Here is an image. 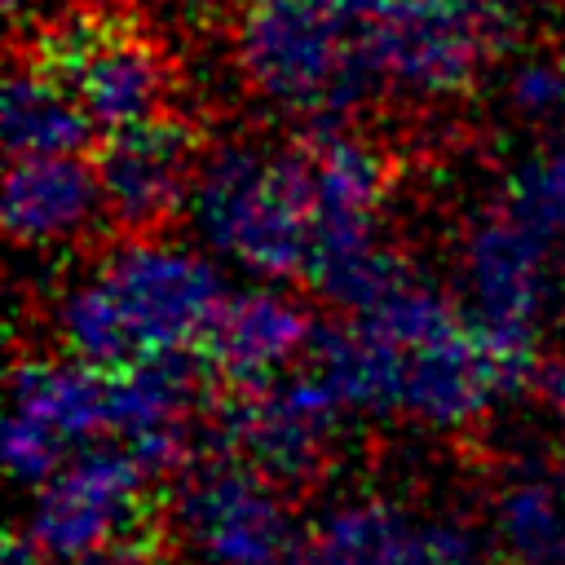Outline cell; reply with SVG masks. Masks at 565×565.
<instances>
[{
  "instance_id": "6da1fadb",
  "label": "cell",
  "mask_w": 565,
  "mask_h": 565,
  "mask_svg": "<svg viewBox=\"0 0 565 565\" xmlns=\"http://www.w3.org/2000/svg\"><path fill=\"white\" fill-rule=\"evenodd\" d=\"M221 300L225 287L203 256L154 238H124L93 278L62 296L53 322L71 358L115 371L194 349Z\"/></svg>"
},
{
  "instance_id": "7a4b0ae2",
  "label": "cell",
  "mask_w": 565,
  "mask_h": 565,
  "mask_svg": "<svg viewBox=\"0 0 565 565\" xmlns=\"http://www.w3.org/2000/svg\"><path fill=\"white\" fill-rule=\"evenodd\" d=\"M190 216L203 243L252 274L305 278L313 252V203L300 141L265 150L247 141L216 146L194 177Z\"/></svg>"
},
{
  "instance_id": "3957f363",
  "label": "cell",
  "mask_w": 565,
  "mask_h": 565,
  "mask_svg": "<svg viewBox=\"0 0 565 565\" xmlns=\"http://www.w3.org/2000/svg\"><path fill=\"white\" fill-rule=\"evenodd\" d=\"M238 66L274 106L305 110L313 128H335L375 84H384L362 26L318 0H247L238 18Z\"/></svg>"
},
{
  "instance_id": "277c9868",
  "label": "cell",
  "mask_w": 565,
  "mask_h": 565,
  "mask_svg": "<svg viewBox=\"0 0 565 565\" xmlns=\"http://www.w3.org/2000/svg\"><path fill=\"white\" fill-rule=\"evenodd\" d=\"M26 57L84 106L97 132L168 115L172 62L163 44L128 13L71 9L31 35Z\"/></svg>"
},
{
  "instance_id": "5b68a950",
  "label": "cell",
  "mask_w": 565,
  "mask_h": 565,
  "mask_svg": "<svg viewBox=\"0 0 565 565\" xmlns=\"http://www.w3.org/2000/svg\"><path fill=\"white\" fill-rule=\"evenodd\" d=\"M344 411L349 406L327 384V375L300 358L274 380L234 388V397L221 402V437L274 486L305 490L327 468Z\"/></svg>"
},
{
  "instance_id": "8992f818",
  "label": "cell",
  "mask_w": 565,
  "mask_h": 565,
  "mask_svg": "<svg viewBox=\"0 0 565 565\" xmlns=\"http://www.w3.org/2000/svg\"><path fill=\"white\" fill-rule=\"evenodd\" d=\"M260 468L238 455L194 463L177 494V525L203 565H282L296 552L291 512Z\"/></svg>"
},
{
  "instance_id": "52a82bcc",
  "label": "cell",
  "mask_w": 565,
  "mask_h": 565,
  "mask_svg": "<svg viewBox=\"0 0 565 565\" xmlns=\"http://www.w3.org/2000/svg\"><path fill=\"white\" fill-rule=\"evenodd\" d=\"M146 481L150 472L128 446H88L40 486L26 534L62 561L110 543H141L150 530Z\"/></svg>"
},
{
  "instance_id": "ba28073f",
  "label": "cell",
  "mask_w": 565,
  "mask_h": 565,
  "mask_svg": "<svg viewBox=\"0 0 565 565\" xmlns=\"http://www.w3.org/2000/svg\"><path fill=\"white\" fill-rule=\"evenodd\" d=\"M508 31L512 18L503 0L490 9H446V13L375 9L362 22L366 49L384 84L419 97L463 93L486 66V57L499 53Z\"/></svg>"
},
{
  "instance_id": "9c48e42d",
  "label": "cell",
  "mask_w": 565,
  "mask_h": 565,
  "mask_svg": "<svg viewBox=\"0 0 565 565\" xmlns=\"http://www.w3.org/2000/svg\"><path fill=\"white\" fill-rule=\"evenodd\" d=\"M88 159L102 181L106 216L128 238H150L154 230H163L181 212V203H190L203 163L199 132L177 115H154L102 132Z\"/></svg>"
},
{
  "instance_id": "30bf717a",
  "label": "cell",
  "mask_w": 565,
  "mask_h": 565,
  "mask_svg": "<svg viewBox=\"0 0 565 565\" xmlns=\"http://www.w3.org/2000/svg\"><path fill=\"white\" fill-rule=\"evenodd\" d=\"M212 380L216 375L194 349L154 353L110 371V433L150 477L177 472L190 459Z\"/></svg>"
},
{
  "instance_id": "8fae6325",
  "label": "cell",
  "mask_w": 565,
  "mask_h": 565,
  "mask_svg": "<svg viewBox=\"0 0 565 565\" xmlns=\"http://www.w3.org/2000/svg\"><path fill=\"white\" fill-rule=\"evenodd\" d=\"M552 238L525 225L516 212H490L468 230L463 243V287L472 300V318L499 331L534 335L543 313L552 269Z\"/></svg>"
},
{
  "instance_id": "7c38bea8",
  "label": "cell",
  "mask_w": 565,
  "mask_h": 565,
  "mask_svg": "<svg viewBox=\"0 0 565 565\" xmlns=\"http://www.w3.org/2000/svg\"><path fill=\"white\" fill-rule=\"evenodd\" d=\"M313 331L318 322L309 318V309L278 291H225L194 353L216 375V384L247 388L296 366L309 353Z\"/></svg>"
},
{
  "instance_id": "4fadbf2b",
  "label": "cell",
  "mask_w": 565,
  "mask_h": 565,
  "mask_svg": "<svg viewBox=\"0 0 565 565\" xmlns=\"http://www.w3.org/2000/svg\"><path fill=\"white\" fill-rule=\"evenodd\" d=\"M106 212L102 181L84 154H9L4 230L22 247L66 243Z\"/></svg>"
},
{
  "instance_id": "5bb4252c",
  "label": "cell",
  "mask_w": 565,
  "mask_h": 565,
  "mask_svg": "<svg viewBox=\"0 0 565 565\" xmlns=\"http://www.w3.org/2000/svg\"><path fill=\"white\" fill-rule=\"evenodd\" d=\"M9 415L31 419L62 446L93 441L110 433V371L79 358H22L9 375Z\"/></svg>"
},
{
  "instance_id": "9a60e30c",
  "label": "cell",
  "mask_w": 565,
  "mask_h": 565,
  "mask_svg": "<svg viewBox=\"0 0 565 565\" xmlns=\"http://www.w3.org/2000/svg\"><path fill=\"white\" fill-rule=\"evenodd\" d=\"M97 124L84 106L44 75L31 57H18L4 84V141L9 154H84Z\"/></svg>"
},
{
  "instance_id": "2e32d148",
  "label": "cell",
  "mask_w": 565,
  "mask_h": 565,
  "mask_svg": "<svg viewBox=\"0 0 565 565\" xmlns=\"http://www.w3.org/2000/svg\"><path fill=\"white\" fill-rule=\"evenodd\" d=\"M490 534L512 565H565V481L547 468L508 477L494 499Z\"/></svg>"
},
{
  "instance_id": "e0dca14e",
  "label": "cell",
  "mask_w": 565,
  "mask_h": 565,
  "mask_svg": "<svg viewBox=\"0 0 565 565\" xmlns=\"http://www.w3.org/2000/svg\"><path fill=\"white\" fill-rule=\"evenodd\" d=\"M411 525L415 521L397 503L362 494V499H349V503L331 508L318 521L313 547L331 565H402Z\"/></svg>"
},
{
  "instance_id": "ac0fdd59",
  "label": "cell",
  "mask_w": 565,
  "mask_h": 565,
  "mask_svg": "<svg viewBox=\"0 0 565 565\" xmlns=\"http://www.w3.org/2000/svg\"><path fill=\"white\" fill-rule=\"evenodd\" d=\"M503 199H508L503 203L508 212H516L525 225L556 238L565 230V146H552V150L521 159L508 177Z\"/></svg>"
},
{
  "instance_id": "d6986e66",
  "label": "cell",
  "mask_w": 565,
  "mask_h": 565,
  "mask_svg": "<svg viewBox=\"0 0 565 565\" xmlns=\"http://www.w3.org/2000/svg\"><path fill=\"white\" fill-rule=\"evenodd\" d=\"M494 561H503L494 534H481L459 516H433L411 525L402 565H494Z\"/></svg>"
},
{
  "instance_id": "ffe728a7",
  "label": "cell",
  "mask_w": 565,
  "mask_h": 565,
  "mask_svg": "<svg viewBox=\"0 0 565 565\" xmlns=\"http://www.w3.org/2000/svg\"><path fill=\"white\" fill-rule=\"evenodd\" d=\"M508 106L525 124H556L565 119V62L530 57L508 79Z\"/></svg>"
},
{
  "instance_id": "44dd1931",
  "label": "cell",
  "mask_w": 565,
  "mask_h": 565,
  "mask_svg": "<svg viewBox=\"0 0 565 565\" xmlns=\"http://www.w3.org/2000/svg\"><path fill=\"white\" fill-rule=\"evenodd\" d=\"M71 565H146V556H141V543H110V547L75 556Z\"/></svg>"
},
{
  "instance_id": "7402d4cb",
  "label": "cell",
  "mask_w": 565,
  "mask_h": 565,
  "mask_svg": "<svg viewBox=\"0 0 565 565\" xmlns=\"http://www.w3.org/2000/svg\"><path fill=\"white\" fill-rule=\"evenodd\" d=\"M4 565H49V552L31 534H9L4 539Z\"/></svg>"
},
{
  "instance_id": "603a6c76",
  "label": "cell",
  "mask_w": 565,
  "mask_h": 565,
  "mask_svg": "<svg viewBox=\"0 0 565 565\" xmlns=\"http://www.w3.org/2000/svg\"><path fill=\"white\" fill-rule=\"evenodd\" d=\"M534 384H539V393H543V402L565 419V362H556V366H543L539 375H534Z\"/></svg>"
},
{
  "instance_id": "cb8c5ba5",
  "label": "cell",
  "mask_w": 565,
  "mask_h": 565,
  "mask_svg": "<svg viewBox=\"0 0 565 565\" xmlns=\"http://www.w3.org/2000/svg\"><path fill=\"white\" fill-rule=\"evenodd\" d=\"M177 9L194 13V18H221V13H234V9H247V0H172Z\"/></svg>"
},
{
  "instance_id": "d4e9b609",
  "label": "cell",
  "mask_w": 565,
  "mask_h": 565,
  "mask_svg": "<svg viewBox=\"0 0 565 565\" xmlns=\"http://www.w3.org/2000/svg\"><path fill=\"white\" fill-rule=\"evenodd\" d=\"M318 4L335 9V13H340V18H349V22H366V18L375 13V4H380V0H318Z\"/></svg>"
},
{
  "instance_id": "484cf974",
  "label": "cell",
  "mask_w": 565,
  "mask_h": 565,
  "mask_svg": "<svg viewBox=\"0 0 565 565\" xmlns=\"http://www.w3.org/2000/svg\"><path fill=\"white\" fill-rule=\"evenodd\" d=\"M282 565H331V561H327V556L313 547V539H309V543H305V547H296V552H291Z\"/></svg>"
},
{
  "instance_id": "4316f807",
  "label": "cell",
  "mask_w": 565,
  "mask_h": 565,
  "mask_svg": "<svg viewBox=\"0 0 565 565\" xmlns=\"http://www.w3.org/2000/svg\"><path fill=\"white\" fill-rule=\"evenodd\" d=\"M18 4H22V0H9V9H18Z\"/></svg>"
}]
</instances>
